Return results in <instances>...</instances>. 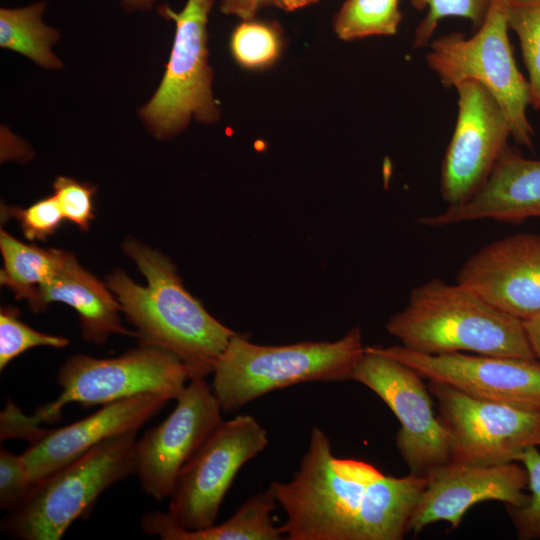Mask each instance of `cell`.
Instances as JSON below:
<instances>
[{"mask_svg":"<svg viewBox=\"0 0 540 540\" xmlns=\"http://www.w3.org/2000/svg\"><path fill=\"white\" fill-rule=\"evenodd\" d=\"M527 471L530 494L521 507H507L520 540L540 539V451L527 448L518 458Z\"/></svg>","mask_w":540,"mask_h":540,"instance_id":"cell-28","label":"cell"},{"mask_svg":"<svg viewBox=\"0 0 540 540\" xmlns=\"http://www.w3.org/2000/svg\"><path fill=\"white\" fill-rule=\"evenodd\" d=\"M45 8V1L21 8H1L0 46L26 56L42 68L60 69L63 64L51 49L60 33L43 22Z\"/></svg>","mask_w":540,"mask_h":540,"instance_id":"cell-22","label":"cell"},{"mask_svg":"<svg viewBox=\"0 0 540 540\" xmlns=\"http://www.w3.org/2000/svg\"><path fill=\"white\" fill-rule=\"evenodd\" d=\"M523 322L532 350L540 362V313Z\"/></svg>","mask_w":540,"mask_h":540,"instance_id":"cell-34","label":"cell"},{"mask_svg":"<svg viewBox=\"0 0 540 540\" xmlns=\"http://www.w3.org/2000/svg\"><path fill=\"white\" fill-rule=\"evenodd\" d=\"M268 442L267 430L249 414L223 420L181 469L169 497L171 520L186 530L214 525L239 470Z\"/></svg>","mask_w":540,"mask_h":540,"instance_id":"cell-9","label":"cell"},{"mask_svg":"<svg viewBox=\"0 0 540 540\" xmlns=\"http://www.w3.org/2000/svg\"><path fill=\"white\" fill-rule=\"evenodd\" d=\"M507 19L527 70L530 106L540 110V0H510Z\"/></svg>","mask_w":540,"mask_h":540,"instance_id":"cell-24","label":"cell"},{"mask_svg":"<svg viewBox=\"0 0 540 540\" xmlns=\"http://www.w3.org/2000/svg\"><path fill=\"white\" fill-rule=\"evenodd\" d=\"M168 401L158 393H143L103 405L67 426L44 429L22 453L32 481L35 484L110 437L137 432Z\"/></svg>","mask_w":540,"mask_h":540,"instance_id":"cell-17","label":"cell"},{"mask_svg":"<svg viewBox=\"0 0 540 540\" xmlns=\"http://www.w3.org/2000/svg\"><path fill=\"white\" fill-rule=\"evenodd\" d=\"M230 50L236 62L247 69L271 66L282 50L279 28L261 20H243L230 38Z\"/></svg>","mask_w":540,"mask_h":540,"instance_id":"cell-25","label":"cell"},{"mask_svg":"<svg viewBox=\"0 0 540 540\" xmlns=\"http://www.w3.org/2000/svg\"><path fill=\"white\" fill-rule=\"evenodd\" d=\"M318 1L319 0H269V4H273L283 11L291 12Z\"/></svg>","mask_w":540,"mask_h":540,"instance_id":"cell-35","label":"cell"},{"mask_svg":"<svg viewBox=\"0 0 540 540\" xmlns=\"http://www.w3.org/2000/svg\"><path fill=\"white\" fill-rule=\"evenodd\" d=\"M454 88L458 113L440 174L448 206L467 201L483 186L511 137L504 111L485 87L466 80Z\"/></svg>","mask_w":540,"mask_h":540,"instance_id":"cell-13","label":"cell"},{"mask_svg":"<svg viewBox=\"0 0 540 540\" xmlns=\"http://www.w3.org/2000/svg\"><path fill=\"white\" fill-rule=\"evenodd\" d=\"M411 367L365 347L350 380L373 391L400 423L397 449L410 474L426 478L452 461L447 433L434 412L429 388Z\"/></svg>","mask_w":540,"mask_h":540,"instance_id":"cell-10","label":"cell"},{"mask_svg":"<svg viewBox=\"0 0 540 540\" xmlns=\"http://www.w3.org/2000/svg\"><path fill=\"white\" fill-rule=\"evenodd\" d=\"M401 346L424 354L475 353L537 360L523 320L472 289L434 278L415 288L385 325Z\"/></svg>","mask_w":540,"mask_h":540,"instance_id":"cell-3","label":"cell"},{"mask_svg":"<svg viewBox=\"0 0 540 540\" xmlns=\"http://www.w3.org/2000/svg\"><path fill=\"white\" fill-rule=\"evenodd\" d=\"M123 250L137 264L147 285L117 270L107 279L121 311L136 328L141 344L176 355L191 377H206L236 334L215 319L184 287L176 268L163 254L127 239Z\"/></svg>","mask_w":540,"mask_h":540,"instance_id":"cell-2","label":"cell"},{"mask_svg":"<svg viewBox=\"0 0 540 540\" xmlns=\"http://www.w3.org/2000/svg\"><path fill=\"white\" fill-rule=\"evenodd\" d=\"M425 485L426 478L335 457L319 427L291 479L270 483L286 514L279 526L286 540H401Z\"/></svg>","mask_w":540,"mask_h":540,"instance_id":"cell-1","label":"cell"},{"mask_svg":"<svg viewBox=\"0 0 540 540\" xmlns=\"http://www.w3.org/2000/svg\"><path fill=\"white\" fill-rule=\"evenodd\" d=\"M34 482L21 455L0 450V507L11 510L29 494Z\"/></svg>","mask_w":540,"mask_h":540,"instance_id":"cell-31","label":"cell"},{"mask_svg":"<svg viewBox=\"0 0 540 540\" xmlns=\"http://www.w3.org/2000/svg\"><path fill=\"white\" fill-rule=\"evenodd\" d=\"M2 217H13L19 221L28 240H45L61 225L64 217L54 195L42 198L27 208L1 207Z\"/></svg>","mask_w":540,"mask_h":540,"instance_id":"cell-29","label":"cell"},{"mask_svg":"<svg viewBox=\"0 0 540 540\" xmlns=\"http://www.w3.org/2000/svg\"><path fill=\"white\" fill-rule=\"evenodd\" d=\"M528 475L516 461L499 464L449 462L426 477V485L409 519L407 530L419 534L426 526L449 522L457 528L467 510L496 500L521 507L527 500Z\"/></svg>","mask_w":540,"mask_h":540,"instance_id":"cell-15","label":"cell"},{"mask_svg":"<svg viewBox=\"0 0 540 540\" xmlns=\"http://www.w3.org/2000/svg\"><path fill=\"white\" fill-rule=\"evenodd\" d=\"M101 281L83 269L72 253L47 284L39 287L27 300L30 309L39 313L52 302L71 306L80 319L86 341L102 344L111 334L136 336L120 321V304Z\"/></svg>","mask_w":540,"mask_h":540,"instance_id":"cell-19","label":"cell"},{"mask_svg":"<svg viewBox=\"0 0 540 540\" xmlns=\"http://www.w3.org/2000/svg\"><path fill=\"white\" fill-rule=\"evenodd\" d=\"M456 282L523 321L540 313V234L495 240L471 255Z\"/></svg>","mask_w":540,"mask_h":540,"instance_id":"cell-16","label":"cell"},{"mask_svg":"<svg viewBox=\"0 0 540 540\" xmlns=\"http://www.w3.org/2000/svg\"><path fill=\"white\" fill-rule=\"evenodd\" d=\"M20 311L12 306L0 310V370L25 351L37 347L48 346L63 348L69 340L62 336L39 332L24 323Z\"/></svg>","mask_w":540,"mask_h":540,"instance_id":"cell-27","label":"cell"},{"mask_svg":"<svg viewBox=\"0 0 540 540\" xmlns=\"http://www.w3.org/2000/svg\"><path fill=\"white\" fill-rule=\"evenodd\" d=\"M364 350L359 327L332 342L286 345H260L236 333L214 367L211 389L223 412H235L275 390L348 380Z\"/></svg>","mask_w":540,"mask_h":540,"instance_id":"cell-4","label":"cell"},{"mask_svg":"<svg viewBox=\"0 0 540 540\" xmlns=\"http://www.w3.org/2000/svg\"><path fill=\"white\" fill-rule=\"evenodd\" d=\"M408 365L423 379L470 396L540 411V362L463 352L424 354L401 345L373 346Z\"/></svg>","mask_w":540,"mask_h":540,"instance_id":"cell-14","label":"cell"},{"mask_svg":"<svg viewBox=\"0 0 540 540\" xmlns=\"http://www.w3.org/2000/svg\"><path fill=\"white\" fill-rule=\"evenodd\" d=\"M266 4H269V0H221L220 11L242 20H250Z\"/></svg>","mask_w":540,"mask_h":540,"instance_id":"cell-33","label":"cell"},{"mask_svg":"<svg viewBox=\"0 0 540 540\" xmlns=\"http://www.w3.org/2000/svg\"><path fill=\"white\" fill-rule=\"evenodd\" d=\"M0 250L3 258L1 284L12 290L16 298L26 300L52 280L69 254L23 243L3 229L0 231Z\"/></svg>","mask_w":540,"mask_h":540,"instance_id":"cell-21","label":"cell"},{"mask_svg":"<svg viewBox=\"0 0 540 540\" xmlns=\"http://www.w3.org/2000/svg\"><path fill=\"white\" fill-rule=\"evenodd\" d=\"M156 0H122L124 7L131 11H147L150 10Z\"/></svg>","mask_w":540,"mask_h":540,"instance_id":"cell-36","label":"cell"},{"mask_svg":"<svg viewBox=\"0 0 540 540\" xmlns=\"http://www.w3.org/2000/svg\"><path fill=\"white\" fill-rule=\"evenodd\" d=\"M43 428L32 416L23 414L13 402H8L1 412V440L22 438L30 442L39 437Z\"/></svg>","mask_w":540,"mask_h":540,"instance_id":"cell-32","label":"cell"},{"mask_svg":"<svg viewBox=\"0 0 540 540\" xmlns=\"http://www.w3.org/2000/svg\"><path fill=\"white\" fill-rule=\"evenodd\" d=\"M493 0H410L412 7L426 14L414 32L413 46L427 47L438 24L447 17L468 20L475 31L485 20Z\"/></svg>","mask_w":540,"mask_h":540,"instance_id":"cell-26","label":"cell"},{"mask_svg":"<svg viewBox=\"0 0 540 540\" xmlns=\"http://www.w3.org/2000/svg\"><path fill=\"white\" fill-rule=\"evenodd\" d=\"M531 218L540 219V159L526 158L518 148L508 145L486 182L470 199L417 222L445 227L484 219L522 223Z\"/></svg>","mask_w":540,"mask_h":540,"instance_id":"cell-18","label":"cell"},{"mask_svg":"<svg viewBox=\"0 0 540 540\" xmlns=\"http://www.w3.org/2000/svg\"><path fill=\"white\" fill-rule=\"evenodd\" d=\"M428 388L438 403L451 462H517L527 448L540 447V411L476 398L436 381Z\"/></svg>","mask_w":540,"mask_h":540,"instance_id":"cell-11","label":"cell"},{"mask_svg":"<svg viewBox=\"0 0 540 540\" xmlns=\"http://www.w3.org/2000/svg\"><path fill=\"white\" fill-rule=\"evenodd\" d=\"M185 364L173 353L141 344L114 358L74 355L57 375L60 395L39 407L32 418L52 423L61 417L65 405H106L143 393H158L175 400L191 379Z\"/></svg>","mask_w":540,"mask_h":540,"instance_id":"cell-8","label":"cell"},{"mask_svg":"<svg viewBox=\"0 0 540 540\" xmlns=\"http://www.w3.org/2000/svg\"><path fill=\"white\" fill-rule=\"evenodd\" d=\"M53 189L64 219L87 231L94 219L93 197L96 188L71 177L58 176Z\"/></svg>","mask_w":540,"mask_h":540,"instance_id":"cell-30","label":"cell"},{"mask_svg":"<svg viewBox=\"0 0 540 540\" xmlns=\"http://www.w3.org/2000/svg\"><path fill=\"white\" fill-rule=\"evenodd\" d=\"M174 410L135 445V475L142 490L161 500L172 494L183 466L223 421L222 408L205 377H194Z\"/></svg>","mask_w":540,"mask_h":540,"instance_id":"cell-12","label":"cell"},{"mask_svg":"<svg viewBox=\"0 0 540 540\" xmlns=\"http://www.w3.org/2000/svg\"><path fill=\"white\" fill-rule=\"evenodd\" d=\"M136 431L110 437L36 482L1 529L20 540H59L111 485L135 475Z\"/></svg>","mask_w":540,"mask_h":540,"instance_id":"cell-5","label":"cell"},{"mask_svg":"<svg viewBox=\"0 0 540 540\" xmlns=\"http://www.w3.org/2000/svg\"><path fill=\"white\" fill-rule=\"evenodd\" d=\"M509 2L493 0L485 20L470 37L452 32L433 38L425 59L447 88L466 80L485 87L504 111L512 139L532 149L534 132L527 117L529 88L509 39Z\"/></svg>","mask_w":540,"mask_h":540,"instance_id":"cell-6","label":"cell"},{"mask_svg":"<svg viewBox=\"0 0 540 540\" xmlns=\"http://www.w3.org/2000/svg\"><path fill=\"white\" fill-rule=\"evenodd\" d=\"M279 507L273 489L248 498L238 510L221 524L201 530H186L176 525L167 512L146 513L140 525L144 532L163 540H280L284 539L275 526L272 512Z\"/></svg>","mask_w":540,"mask_h":540,"instance_id":"cell-20","label":"cell"},{"mask_svg":"<svg viewBox=\"0 0 540 540\" xmlns=\"http://www.w3.org/2000/svg\"><path fill=\"white\" fill-rule=\"evenodd\" d=\"M400 0H346L333 19V29L343 41L370 36H391L402 21Z\"/></svg>","mask_w":540,"mask_h":540,"instance_id":"cell-23","label":"cell"},{"mask_svg":"<svg viewBox=\"0 0 540 540\" xmlns=\"http://www.w3.org/2000/svg\"><path fill=\"white\" fill-rule=\"evenodd\" d=\"M214 0H187L180 11L159 13L175 23V37L163 78L139 116L159 140L183 131L191 119L212 124L220 117L208 64V17Z\"/></svg>","mask_w":540,"mask_h":540,"instance_id":"cell-7","label":"cell"}]
</instances>
